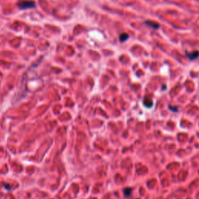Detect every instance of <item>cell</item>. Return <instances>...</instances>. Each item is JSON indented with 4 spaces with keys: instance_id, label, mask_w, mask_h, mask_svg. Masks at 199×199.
Masks as SVG:
<instances>
[{
    "instance_id": "obj_1",
    "label": "cell",
    "mask_w": 199,
    "mask_h": 199,
    "mask_svg": "<svg viewBox=\"0 0 199 199\" xmlns=\"http://www.w3.org/2000/svg\"><path fill=\"white\" fill-rule=\"evenodd\" d=\"M36 3L34 1L31 0H24L21 1L17 4V6L20 9H33L35 7Z\"/></svg>"
},
{
    "instance_id": "obj_2",
    "label": "cell",
    "mask_w": 199,
    "mask_h": 199,
    "mask_svg": "<svg viewBox=\"0 0 199 199\" xmlns=\"http://www.w3.org/2000/svg\"><path fill=\"white\" fill-rule=\"evenodd\" d=\"M186 55L188 56V58L190 60H195V59H197L199 57V51H192L191 53L186 52Z\"/></svg>"
},
{
    "instance_id": "obj_3",
    "label": "cell",
    "mask_w": 199,
    "mask_h": 199,
    "mask_svg": "<svg viewBox=\"0 0 199 199\" xmlns=\"http://www.w3.org/2000/svg\"><path fill=\"white\" fill-rule=\"evenodd\" d=\"M143 104H144V106H146V107L150 108V107H152L153 105V100L151 98L146 97V98H145V100H143Z\"/></svg>"
},
{
    "instance_id": "obj_4",
    "label": "cell",
    "mask_w": 199,
    "mask_h": 199,
    "mask_svg": "<svg viewBox=\"0 0 199 199\" xmlns=\"http://www.w3.org/2000/svg\"><path fill=\"white\" fill-rule=\"evenodd\" d=\"M145 23H146V25L153 27V29H159V24L157 23H156V22H153V21H150V20L149 21H146V22H145Z\"/></svg>"
},
{
    "instance_id": "obj_5",
    "label": "cell",
    "mask_w": 199,
    "mask_h": 199,
    "mask_svg": "<svg viewBox=\"0 0 199 199\" xmlns=\"http://www.w3.org/2000/svg\"><path fill=\"white\" fill-rule=\"evenodd\" d=\"M128 39V35L127 34H122L120 35V42H124L125 40H127Z\"/></svg>"
},
{
    "instance_id": "obj_6",
    "label": "cell",
    "mask_w": 199,
    "mask_h": 199,
    "mask_svg": "<svg viewBox=\"0 0 199 199\" xmlns=\"http://www.w3.org/2000/svg\"><path fill=\"white\" fill-rule=\"evenodd\" d=\"M131 192H132V189L130 188H125L124 190V195L125 197H128L131 195Z\"/></svg>"
},
{
    "instance_id": "obj_7",
    "label": "cell",
    "mask_w": 199,
    "mask_h": 199,
    "mask_svg": "<svg viewBox=\"0 0 199 199\" xmlns=\"http://www.w3.org/2000/svg\"><path fill=\"white\" fill-rule=\"evenodd\" d=\"M169 109H170L171 111H173V112H177L178 110H177V107H171V106H169Z\"/></svg>"
}]
</instances>
